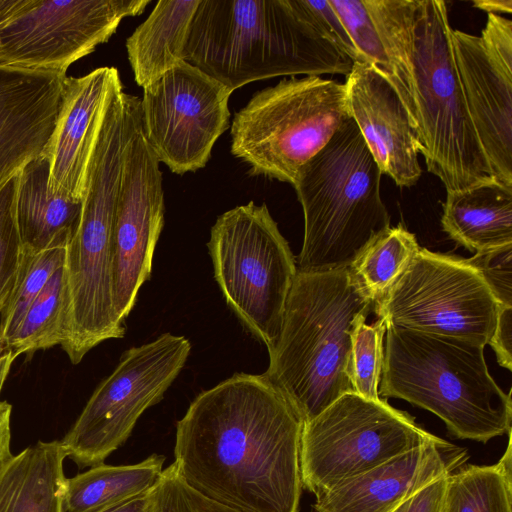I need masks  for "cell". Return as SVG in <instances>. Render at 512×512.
Here are the masks:
<instances>
[{"instance_id":"cell-1","label":"cell","mask_w":512,"mask_h":512,"mask_svg":"<svg viewBox=\"0 0 512 512\" xmlns=\"http://www.w3.org/2000/svg\"><path fill=\"white\" fill-rule=\"evenodd\" d=\"M302 428L264 373H237L177 422L174 465L191 488L240 512H298Z\"/></svg>"},{"instance_id":"cell-2","label":"cell","mask_w":512,"mask_h":512,"mask_svg":"<svg viewBox=\"0 0 512 512\" xmlns=\"http://www.w3.org/2000/svg\"><path fill=\"white\" fill-rule=\"evenodd\" d=\"M183 60L231 92L278 76H346L354 64L295 0H200Z\"/></svg>"},{"instance_id":"cell-3","label":"cell","mask_w":512,"mask_h":512,"mask_svg":"<svg viewBox=\"0 0 512 512\" xmlns=\"http://www.w3.org/2000/svg\"><path fill=\"white\" fill-rule=\"evenodd\" d=\"M376 307L350 267L297 272L264 374L303 424L344 394L355 393L352 333Z\"/></svg>"},{"instance_id":"cell-4","label":"cell","mask_w":512,"mask_h":512,"mask_svg":"<svg viewBox=\"0 0 512 512\" xmlns=\"http://www.w3.org/2000/svg\"><path fill=\"white\" fill-rule=\"evenodd\" d=\"M378 392L432 412L459 439L486 443L511 432V395L481 346L386 324Z\"/></svg>"},{"instance_id":"cell-5","label":"cell","mask_w":512,"mask_h":512,"mask_svg":"<svg viewBox=\"0 0 512 512\" xmlns=\"http://www.w3.org/2000/svg\"><path fill=\"white\" fill-rule=\"evenodd\" d=\"M382 175L356 123L347 117L302 166L293 185L304 215L299 272L350 267L391 226L380 193Z\"/></svg>"},{"instance_id":"cell-6","label":"cell","mask_w":512,"mask_h":512,"mask_svg":"<svg viewBox=\"0 0 512 512\" xmlns=\"http://www.w3.org/2000/svg\"><path fill=\"white\" fill-rule=\"evenodd\" d=\"M442 0H417L413 71L419 153L446 191L491 180L485 153L464 98Z\"/></svg>"},{"instance_id":"cell-7","label":"cell","mask_w":512,"mask_h":512,"mask_svg":"<svg viewBox=\"0 0 512 512\" xmlns=\"http://www.w3.org/2000/svg\"><path fill=\"white\" fill-rule=\"evenodd\" d=\"M123 147L100 139L88 165L79 227L66 248L68 291L62 349L78 364L95 346L125 335L114 301L112 227Z\"/></svg>"},{"instance_id":"cell-8","label":"cell","mask_w":512,"mask_h":512,"mask_svg":"<svg viewBox=\"0 0 512 512\" xmlns=\"http://www.w3.org/2000/svg\"><path fill=\"white\" fill-rule=\"evenodd\" d=\"M349 116L343 83L320 76L283 79L235 113L231 152L250 174L293 186L302 166Z\"/></svg>"},{"instance_id":"cell-9","label":"cell","mask_w":512,"mask_h":512,"mask_svg":"<svg viewBox=\"0 0 512 512\" xmlns=\"http://www.w3.org/2000/svg\"><path fill=\"white\" fill-rule=\"evenodd\" d=\"M207 245L227 304L269 353L298 272L287 240L266 204L250 201L217 218Z\"/></svg>"},{"instance_id":"cell-10","label":"cell","mask_w":512,"mask_h":512,"mask_svg":"<svg viewBox=\"0 0 512 512\" xmlns=\"http://www.w3.org/2000/svg\"><path fill=\"white\" fill-rule=\"evenodd\" d=\"M436 438L384 399L344 394L303 424L302 485L318 497Z\"/></svg>"},{"instance_id":"cell-11","label":"cell","mask_w":512,"mask_h":512,"mask_svg":"<svg viewBox=\"0 0 512 512\" xmlns=\"http://www.w3.org/2000/svg\"><path fill=\"white\" fill-rule=\"evenodd\" d=\"M499 309L464 258L420 248L374 314L386 324L485 347Z\"/></svg>"},{"instance_id":"cell-12","label":"cell","mask_w":512,"mask_h":512,"mask_svg":"<svg viewBox=\"0 0 512 512\" xmlns=\"http://www.w3.org/2000/svg\"><path fill=\"white\" fill-rule=\"evenodd\" d=\"M190 351L186 337L169 332L126 350L60 440L67 457L79 467L102 464L128 439L144 411L164 397Z\"/></svg>"},{"instance_id":"cell-13","label":"cell","mask_w":512,"mask_h":512,"mask_svg":"<svg viewBox=\"0 0 512 512\" xmlns=\"http://www.w3.org/2000/svg\"><path fill=\"white\" fill-rule=\"evenodd\" d=\"M150 0H0V64L66 73Z\"/></svg>"},{"instance_id":"cell-14","label":"cell","mask_w":512,"mask_h":512,"mask_svg":"<svg viewBox=\"0 0 512 512\" xmlns=\"http://www.w3.org/2000/svg\"><path fill=\"white\" fill-rule=\"evenodd\" d=\"M124 104L125 143L112 227L114 301L123 322L150 278L164 225L162 173L144 134L140 98L125 93Z\"/></svg>"},{"instance_id":"cell-15","label":"cell","mask_w":512,"mask_h":512,"mask_svg":"<svg viewBox=\"0 0 512 512\" xmlns=\"http://www.w3.org/2000/svg\"><path fill=\"white\" fill-rule=\"evenodd\" d=\"M232 92L182 60L143 88L145 137L159 163L183 175L203 168L228 129Z\"/></svg>"},{"instance_id":"cell-16","label":"cell","mask_w":512,"mask_h":512,"mask_svg":"<svg viewBox=\"0 0 512 512\" xmlns=\"http://www.w3.org/2000/svg\"><path fill=\"white\" fill-rule=\"evenodd\" d=\"M451 43L492 177L512 185V21L490 13L480 36L452 28Z\"/></svg>"},{"instance_id":"cell-17","label":"cell","mask_w":512,"mask_h":512,"mask_svg":"<svg viewBox=\"0 0 512 512\" xmlns=\"http://www.w3.org/2000/svg\"><path fill=\"white\" fill-rule=\"evenodd\" d=\"M344 84L350 117L382 174L399 187L422 174L416 126L397 92L372 65L354 62Z\"/></svg>"},{"instance_id":"cell-18","label":"cell","mask_w":512,"mask_h":512,"mask_svg":"<svg viewBox=\"0 0 512 512\" xmlns=\"http://www.w3.org/2000/svg\"><path fill=\"white\" fill-rule=\"evenodd\" d=\"M328 1L363 62L372 65L392 85L418 132L413 71L417 0Z\"/></svg>"},{"instance_id":"cell-19","label":"cell","mask_w":512,"mask_h":512,"mask_svg":"<svg viewBox=\"0 0 512 512\" xmlns=\"http://www.w3.org/2000/svg\"><path fill=\"white\" fill-rule=\"evenodd\" d=\"M66 77L63 72L0 64V180L44 154Z\"/></svg>"},{"instance_id":"cell-20","label":"cell","mask_w":512,"mask_h":512,"mask_svg":"<svg viewBox=\"0 0 512 512\" xmlns=\"http://www.w3.org/2000/svg\"><path fill=\"white\" fill-rule=\"evenodd\" d=\"M114 67L66 77L56 125L44 155L52 191L82 200L90 158L114 84Z\"/></svg>"},{"instance_id":"cell-21","label":"cell","mask_w":512,"mask_h":512,"mask_svg":"<svg viewBox=\"0 0 512 512\" xmlns=\"http://www.w3.org/2000/svg\"><path fill=\"white\" fill-rule=\"evenodd\" d=\"M466 452L436 438L316 497L314 512H393L435 479L454 472Z\"/></svg>"},{"instance_id":"cell-22","label":"cell","mask_w":512,"mask_h":512,"mask_svg":"<svg viewBox=\"0 0 512 512\" xmlns=\"http://www.w3.org/2000/svg\"><path fill=\"white\" fill-rule=\"evenodd\" d=\"M50 164L43 154L18 174L15 213L24 250L37 253L53 245H67L81 219L82 200L49 187Z\"/></svg>"},{"instance_id":"cell-23","label":"cell","mask_w":512,"mask_h":512,"mask_svg":"<svg viewBox=\"0 0 512 512\" xmlns=\"http://www.w3.org/2000/svg\"><path fill=\"white\" fill-rule=\"evenodd\" d=\"M443 231L469 251L512 244V185L495 178L446 191Z\"/></svg>"},{"instance_id":"cell-24","label":"cell","mask_w":512,"mask_h":512,"mask_svg":"<svg viewBox=\"0 0 512 512\" xmlns=\"http://www.w3.org/2000/svg\"><path fill=\"white\" fill-rule=\"evenodd\" d=\"M65 458L60 440L13 455L0 474V512H65Z\"/></svg>"},{"instance_id":"cell-25","label":"cell","mask_w":512,"mask_h":512,"mask_svg":"<svg viewBox=\"0 0 512 512\" xmlns=\"http://www.w3.org/2000/svg\"><path fill=\"white\" fill-rule=\"evenodd\" d=\"M200 0H160L126 40L135 82L144 88L183 60Z\"/></svg>"},{"instance_id":"cell-26","label":"cell","mask_w":512,"mask_h":512,"mask_svg":"<svg viewBox=\"0 0 512 512\" xmlns=\"http://www.w3.org/2000/svg\"><path fill=\"white\" fill-rule=\"evenodd\" d=\"M165 457L152 455L137 464H99L67 478L65 512H98L151 492L163 474Z\"/></svg>"},{"instance_id":"cell-27","label":"cell","mask_w":512,"mask_h":512,"mask_svg":"<svg viewBox=\"0 0 512 512\" xmlns=\"http://www.w3.org/2000/svg\"><path fill=\"white\" fill-rule=\"evenodd\" d=\"M494 465H469L447 476L442 512H512L511 432Z\"/></svg>"},{"instance_id":"cell-28","label":"cell","mask_w":512,"mask_h":512,"mask_svg":"<svg viewBox=\"0 0 512 512\" xmlns=\"http://www.w3.org/2000/svg\"><path fill=\"white\" fill-rule=\"evenodd\" d=\"M68 291L65 263L58 268L28 308L4 349L16 357L63 343L66 334Z\"/></svg>"},{"instance_id":"cell-29","label":"cell","mask_w":512,"mask_h":512,"mask_svg":"<svg viewBox=\"0 0 512 512\" xmlns=\"http://www.w3.org/2000/svg\"><path fill=\"white\" fill-rule=\"evenodd\" d=\"M419 249L416 236L402 224L390 226L369 243L350 269L378 304Z\"/></svg>"},{"instance_id":"cell-30","label":"cell","mask_w":512,"mask_h":512,"mask_svg":"<svg viewBox=\"0 0 512 512\" xmlns=\"http://www.w3.org/2000/svg\"><path fill=\"white\" fill-rule=\"evenodd\" d=\"M67 245H53L37 253L25 251L17 284L0 312V348L20 326L28 308L54 272L64 265Z\"/></svg>"},{"instance_id":"cell-31","label":"cell","mask_w":512,"mask_h":512,"mask_svg":"<svg viewBox=\"0 0 512 512\" xmlns=\"http://www.w3.org/2000/svg\"><path fill=\"white\" fill-rule=\"evenodd\" d=\"M361 318L352 333V383L354 392L368 400H380L379 384L384 362L386 323L378 318L366 324Z\"/></svg>"},{"instance_id":"cell-32","label":"cell","mask_w":512,"mask_h":512,"mask_svg":"<svg viewBox=\"0 0 512 512\" xmlns=\"http://www.w3.org/2000/svg\"><path fill=\"white\" fill-rule=\"evenodd\" d=\"M18 174L0 180V312L17 284L25 259L15 213Z\"/></svg>"},{"instance_id":"cell-33","label":"cell","mask_w":512,"mask_h":512,"mask_svg":"<svg viewBox=\"0 0 512 512\" xmlns=\"http://www.w3.org/2000/svg\"><path fill=\"white\" fill-rule=\"evenodd\" d=\"M151 512H240L207 498L187 485L173 464L151 491Z\"/></svg>"},{"instance_id":"cell-34","label":"cell","mask_w":512,"mask_h":512,"mask_svg":"<svg viewBox=\"0 0 512 512\" xmlns=\"http://www.w3.org/2000/svg\"><path fill=\"white\" fill-rule=\"evenodd\" d=\"M465 261L481 275L500 306H512V244L477 251Z\"/></svg>"},{"instance_id":"cell-35","label":"cell","mask_w":512,"mask_h":512,"mask_svg":"<svg viewBox=\"0 0 512 512\" xmlns=\"http://www.w3.org/2000/svg\"><path fill=\"white\" fill-rule=\"evenodd\" d=\"M304 15L339 51L353 62H363L339 15L328 0H296Z\"/></svg>"},{"instance_id":"cell-36","label":"cell","mask_w":512,"mask_h":512,"mask_svg":"<svg viewBox=\"0 0 512 512\" xmlns=\"http://www.w3.org/2000/svg\"><path fill=\"white\" fill-rule=\"evenodd\" d=\"M443 475L414 493L393 512H442L447 476Z\"/></svg>"},{"instance_id":"cell-37","label":"cell","mask_w":512,"mask_h":512,"mask_svg":"<svg viewBox=\"0 0 512 512\" xmlns=\"http://www.w3.org/2000/svg\"><path fill=\"white\" fill-rule=\"evenodd\" d=\"M501 367L512 370V306H500L494 332L488 342Z\"/></svg>"},{"instance_id":"cell-38","label":"cell","mask_w":512,"mask_h":512,"mask_svg":"<svg viewBox=\"0 0 512 512\" xmlns=\"http://www.w3.org/2000/svg\"><path fill=\"white\" fill-rule=\"evenodd\" d=\"M11 413V404L7 401H0V474L13 457L11 452Z\"/></svg>"},{"instance_id":"cell-39","label":"cell","mask_w":512,"mask_h":512,"mask_svg":"<svg viewBox=\"0 0 512 512\" xmlns=\"http://www.w3.org/2000/svg\"><path fill=\"white\" fill-rule=\"evenodd\" d=\"M151 492L98 512H151Z\"/></svg>"},{"instance_id":"cell-40","label":"cell","mask_w":512,"mask_h":512,"mask_svg":"<svg viewBox=\"0 0 512 512\" xmlns=\"http://www.w3.org/2000/svg\"><path fill=\"white\" fill-rule=\"evenodd\" d=\"M473 7L488 14H510L512 12V0H474Z\"/></svg>"},{"instance_id":"cell-41","label":"cell","mask_w":512,"mask_h":512,"mask_svg":"<svg viewBox=\"0 0 512 512\" xmlns=\"http://www.w3.org/2000/svg\"><path fill=\"white\" fill-rule=\"evenodd\" d=\"M15 358L10 349L0 348V394Z\"/></svg>"}]
</instances>
